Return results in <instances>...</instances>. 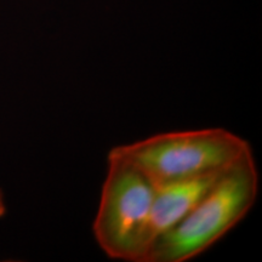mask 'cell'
<instances>
[{"label":"cell","instance_id":"5b68a950","mask_svg":"<svg viewBox=\"0 0 262 262\" xmlns=\"http://www.w3.org/2000/svg\"><path fill=\"white\" fill-rule=\"evenodd\" d=\"M6 211H8V206H6V201L5 195L3 189L0 188V219H3L6 215Z\"/></svg>","mask_w":262,"mask_h":262},{"label":"cell","instance_id":"7a4b0ae2","mask_svg":"<svg viewBox=\"0 0 262 262\" xmlns=\"http://www.w3.org/2000/svg\"><path fill=\"white\" fill-rule=\"evenodd\" d=\"M250 143L224 127L170 131L114 147L111 155L133 163L156 185L220 173L234 165Z\"/></svg>","mask_w":262,"mask_h":262},{"label":"cell","instance_id":"6da1fadb","mask_svg":"<svg viewBox=\"0 0 262 262\" xmlns=\"http://www.w3.org/2000/svg\"><path fill=\"white\" fill-rule=\"evenodd\" d=\"M258 186V170L250 150L222 173L185 219L153 242L145 262H186L210 249L249 214Z\"/></svg>","mask_w":262,"mask_h":262},{"label":"cell","instance_id":"3957f363","mask_svg":"<svg viewBox=\"0 0 262 262\" xmlns=\"http://www.w3.org/2000/svg\"><path fill=\"white\" fill-rule=\"evenodd\" d=\"M108 169L93 231L110 258L145 262L156 183L133 163L108 153Z\"/></svg>","mask_w":262,"mask_h":262},{"label":"cell","instance_id":"277c9868","mask_svg":"<svg viewBox=\"0 0 262 262\" xmlns=\"http://www.w3.org/2000/svg\"><path fill=\"white\" fill-rule=\"evenodd\" d=\"M224 172L156 185L149 220V248L157 238L188 215Z\"/></svg>","mask_w":262,"mask_h":262}]
</instances>
